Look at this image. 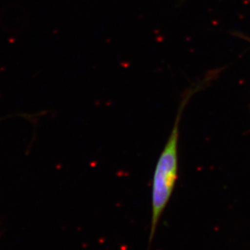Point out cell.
Returning <instances> with one entry per match:
<instances>
[{"mask_svg":"<svg viewBox=\"0 0 250 250\" xmlns=\"http://www.w3.org/2000/svg\"><path fill=\"white\" fill-rule=\"evenodd\" d=\"M192 91L186 92L179 106L176 119L168 139L159 154L154 167L152 179L151 188V223L149 236L148 250H150L154 235L159 226V221L167 206L171 199L179 171V139H180V122L188 101Z\"/></svg>","mask_w":250,"mask_h":250,"instance_id":"6da1fadb","label":"cell"}]
</instances>
